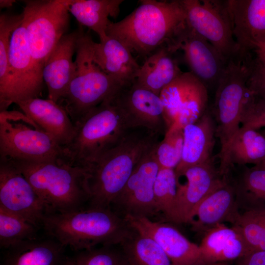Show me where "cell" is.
Returning <instances> with one entry per match:
<instances>
[{"label": "cell", "mask_w": 265, "mask_h": 265, "mask_svg": "<svg viewBox=\"0 0 265 265\" xmlns=\"http://www.w3.org/2000/svg\"><path fill=\"white\" fill-rule=\"evenodd\" d=\"M184 177L186 181L184 184L177 181L176 199L168 221L189 223L198 205L223 182L224 176L215 166L213 158L204 163L189 167L176 175Z\"/></svg>", "instance_id": "cell-14"}, {"label": "cell", "mask_w": 265, "mask_h": 265, "mask_svg": "<svg viewBox=\"0 0 265 265\" xmlns=\"http://www.w3.org/2000/svg\"><path fill=\"white\" fill-rule=\"evenodd\" d=\"M224 176L223 182L209 193L195 210L191 225L193 231L203 235L208 230L221 223L232 225L239 212L234 189Z\"/></svg>", "instance_id": "cell-21"}, {"label": "cell", "mask_w": 265, "mask_h": 265, "mask_svg": "<svg viewBox=\"0 0 265 265\" xmlns=\"http://www.w3.org/2000/svg\"><path fill=\"white\" fill-rule=\"evenodd\" d=\"M252 59L251 55H238L230 59L216 88L212 113L215 123L216 137L220 143V160L241 127Z\"/></svg>", "instance_id": "cell-7"}, {"label": "cell", "mask_w": 265, "mask_h": 265, "mask_svg": "<svg viewBox=\"0 0 265 265\" xmlns=\"http://www.w3.org/2000/svg\"><path fill=\"white\" fill-rule=\"evenodd\" d=\"M70 0H25L24 20L30 51L39 73L61 37L70 22Z\"/></svg>", "instance_id": "cell-9"}, {"label": "cell", "mask_w": 265, "mask_h": 265, "mask_svg": "<svg viewBox=\"0 0 265 265\" xmlns=\"http://www.w3.org/2000/svg\"><path fill=\"white\" fill-rule=\"evenodd\" d=\"M239 53L247 54L265 43V0H226Z\"/></svg>", "instance_id": "cell-19"}, {"label": "cell", "mask_w": 265, "mask_h": 265, "mask_svg": "<svg viewBox=\"0 0 265 265\" xmlns=\"http://www.w3.org/2000/svg\"><path fill=\"white\" fill-rule=\"evenodd\" d=\"M188 26L227 60L239 54L226 0H181Z\"/></svg>", "instance_id": "cell-11"}, {"label": "cell", "mask_w": 265, "mask_h": 265, "mask_svg": "<svg viewBox=\"0 0 265 265\" xmlns=\"http://www.w3.org/2000/svg\"><path fill=\"white\" fill-rule=\"evenodd\" d=\"M155 148L160 168L175 169L181 161L183 148V128L174 124Z\"/></svg>", "instance_id": "cell-34"}, {"label": "cell", "mask_w": 265, "mask_h": 265, "mask_svg": "<svg viewBox=\"0 0 265 265\" xmlns=\"http://www.w3.org/2000/svg\"><path fill=\"white\" fill-rule=\"evenodd\" d=\"M80 29L63 35L49 57L42 71L48 91V99L56 102L64 96L77 72L73 61Z\"/></svg>", "instance_id": "cell-20"}, {"label": "cell", "mask_w": 265, "mask_h": 265, "mask_svg": "<svg viewBox=\"0 0 265 265\" xmlns=\"http://www.w3.org/2000/svg\"><path fill=\"white\" fill-rule=\"evenodd\" d=\"M125 218L134 230L156 242L173 265H195L198 263L200 256L199 245L188 240L172 225L145 217Z\"/></svg>", "instance_id": "cell-18"}, {"label": "cell", "mask_w": 265, "mask_h": 265, "mask_svg": "<svg viewBox=\"0 0 265 265\" xmlns=\"http://www.w3.org/2000/svg\"><path fill=\"white\" fill-rule=\"evenodd\" d=\"M159 96L169 128L174 124L183 128L198 120L208 109V89L190 72H183Z\"/></svg>", "instance_id": "cell-13"}, {"label": "cell", "mask_w": 265, "mask_h": 265, "mask_svg": "<svg viewBox=\"0 0 265 265\" xmlns=\"http://www.w3.org/2000/svg\"><path fill=\"white\" fill-rule=\"evenodd\" d=\"M94 62L111 78L127 86L135 81L140 68L132 53L117 39L109 37L93 44Z\"/></svg>", "instance_id": "cell-26"}, {"label": "cell", "mask_w": 265, "mask_h": 265, "mask_svg": "<svg viewBox=\"0 0 265 265\" xmlns=\"http://www.w3.org/2000/svg\"><path fill=\"white\" fill-rule=\"evenodd\" d=\"M247 86L253 93L265 94V63L257 57L251 61Z\"/></svg>", "instance_id": "cell-39"}, {"label": "cell", "mask_w": 265, "mask_h": 265, "mask_svg": "<svg viewBox=\"0 0 265 265\" xmlns=\"http://www.w3.org/2000/svg\"><path fill=\"white\" fill-rule=\"evenodd\" d=\"M265 160V137L253 129L241 127L220 160L218 167L222 175L233 165H254Z\"/></svg>", "instance_id": "cell-28"}, {"label": "cell", "mask_w": 265, "mask_h": 265, "mask_svg": "<svg viewBox=\"0 0 265 265\" xmlns=\"http://www.w3.org/2000/svg\"><path fill=\"white\" fill-rule=\"evenodd\" d=\"M0 159L43 161L65 158L53 138L23 112L6 110L0 112Z\"/></svg>", "instance_id": "cell-8"}, {"label": "cell", "mask_w": 265, "mask_h": 265, "mask_svg": "<svg viewBox=\"0 0 265 265\" xmlns=\"http://www.w3.org/2000/svg\"><path fill=\"white\" fill-rule=\"evenodd\" d=\"M250 252L265 250V208L239 213L234 224Z\"/></svg>", "instance_id": "cell-33"}, {"label": "cell", "mask_w": 265, "mask_h": 265, "mask_svg": "<svg viewBox=\"0 0 265 265\" xmlns=\"http://www.w3.org/2000/svg\"><path fill=\"white\" fill-rule=\"evenodd\" d=\"M70 265H74V264H73V262H72V259H71V261Z\"/></svg>", "instance_id": "cell-45"}, {"label": "cell", "mask_w": 265, "mask_h": 265, "mask_svg": "<svg viewBox=\"0 0 265 265\" xmlns=\"http://www.w3.org/2000/svg\"><path fill=\"white\" fill-rule=\"evenodd\" d=\"M24 13H3L0 16V88L5 82L8 65V53L12 34L23 23Z\"/></svg>", "instance_id": "cell-37"}, {"label": "cell", "mask_w": 265, "mask_h": 265, "mask_svg": "<svg viewBox=\"0 0 265 265\" xmlns=\"http://www.w3.org/2000/svg\"><path fill=\"white\" fill-rule=\"evenodd\" d=\"M65 248L48 236H38L4 249L0 265H70Z\"/></svg>", "instance_id": "cell-24"}, {"label": "cell", "mask_w": 265, "mask_h": 265, "mask_svg": "<svg viewBox=\"0 0 265 265\" xmlns=\"http://www.w3.org/2000/svg\"><path fill=\"white\" fill-rule=\"evenodd\" d=\"M6 160L31 185L46 214L66 212L86 207L90 198L85 169L65 159L43 161Z\"/></svg>", "instance_id": "cell-4"}, {"label": "cell", "mask_w": 265, "mask_h": 265, "mask_svg": "<svg viewBox=\"0 0 265 265\" xmlns=\"http://www.w3.org/2000/svg\"><path fill=\"white\" fill-rule=\"evenodd\" d=\"M225 175L234 189L239 213L265 208V169L233 165Z\"/></svg>", "instance_id": "cell-27"}, {"label": "cell", "mask_w": 265, "mask_h": 265, "mask_svg": "<svg viewBox=\"0 0 265 265\" xmlns=\"http://www.w3.org/2000/svg\"><path fill=\"white\" fill-rule=\"evenodd\" d=\"M40 228L0 207V248L6 249L21 241L38 237Z\"/></svg>", "instance_id": "cell-32"}, {"label": "cell", "mask_w": 265, "mask_h": 265, "mask_svg": "<svg viewBox=\"0 0 265 265\" xmlns=\"http://www.w3.org/2000/svg\"><path fill=\"white\" fill-rule=\"evenodd\" d=\"M203 265H233V264L232 263V262H225L211 263Z\"/></svg>", "instance_id": "cell-43"}, {"label": "cell", "mask_w": 265, "mask_h": 265, "mask_svg": "<svg viewBox=\"0 0 265 265\" xmlns=\"http://www.w3.org/2000/svg\"><path fill=\"white\" fill-rule=\"evenodd\" d=\"M42 228L47 236L77 252L121 244L134 230L125 218L111 208L87 207L69 212L45 214Z\"/></svg>", "instance_id": "cell-3"}, {"label": "cell", "mask_w": 265, "mask_h": 265, "mask_svg": "<svg viewBox=\"0 0 265 265\" xmlns=\"http://www.w3.org/2000/svg\"><path fill=\"white\" fill-rule=\"evenodd\" d=\"M254 166L257 168L265 169V160H264L261 163H260V164H257L256 165H254Z\"/></svg>", "instance_id": "cell-44"}, {"label": "cell", "mask_w": 265, "mask_h": 265, "mask_svg": "<svg viewBox=\"0 0 265 265\" xmlns=\"http://www.w3.org/2000/svg\"><path fill=\"white\" fill-rule=\"evenodd\" d=\"M120 245L130 265H173L156 242L134 230Z\"/></svg>", "instance_id": "cell-31"}, {"label": "cell", "mask_w": 265, "mask_h": 265, "mask_svg": "<svg viewBox=\"0 0 265 265\" xmlns=\"http://www.w3.org/2000/svg\"><path fill=\"white\" fill-rule=\"evenodd\" d=\"M123 0H70L69 12L80 25L88 27L99 36L100 41L107 37L109 16L116 18Z\"/></svg>", "instance_id": "cell-30"}, {"label": "cell", "mask_w": 265, "mask_h": 265, "mask_svg": "<svg viewBox=\"0 0 265 265\" xmlns=\"http://www.w3.org/2000/svg\"><path fill=\"white\" fill-rule=\"evenodd\" d=\"M0 207L42 227L46 211L37 193L23 174L0 159Z\"/></svg>", "instance_id": "cell-15"}, {"label": "cell", "mask_w": 265, "mask_h": 265, "mask_svg": "<svg viewBox=\"0 0 265 265\" xmlns=\"http://www.w3.org/2000/svg\"><path fill=\"white\" fill-rule=\"evenodd\" d=\"M75 62L77 72L64 96L58 102L76 123L90 109L115 95L125 85L105 73L94 62V40L79 26Z\"/></svg>", "instance_id": "cell-6"}, {"label": "cell", "mask_w": 265, "mask_h": 265, "mask_svg": "<svg viewBox=\"0 0 265 265\" xmlns=\"http://www.w3.org/2000/svg\"><path fill=\"white\" fill-rule=\"evenodd\" d=\"M179 48L184 52L190 72L208 90L216 89L229 61L188 26L182 36Z\"/></svg>", "instance_id": "cell-17"}, {"label": "cell", "mask_w": 265, "mask_h": 265, "mask_svg": "<svg viewBox=\"0 0 265 265\" xmlns=\"http://www.w3.org/2000/svg\"><path fill=\"white\" fill-rule=\"evenodd\" d=\"M199 247L200 256L195 265L232 262L251 252L239 230L225 223L217 224L206 231Z\"/></svg>", "instance_id": "cell-23"}, {"label": "cell", "mask_w": 265, "mask_h": 265, "mask_svg": "<svg viewBox=\"0 0 265 265\" xmlns=\"http://www.w3.org/2000/svg\"><path fill=\"white\" fill-rule=\"evenodd\" d=\"M115 95L90 109L75 125L74 137L63 149L65 158L73 164L84 168L131 129Z\"/></svg>", "instance_id": "cell-5"}, {"label": "cell", "mask_w": 265, "mask_h": 265, "mask_svg": "<svg viewBox=\"0 0 265 265\" xmlns=\"http://www.w3.org/2000/svg\"><path fill=\"white\" fill-rule=\"evenodd\" d=\"M241 127L256 130L265 128V94L249 90L243 107Z\"/></svg>", "instance_id": "cell-38"}, {"label": "cell", "mask_w": 265, "mask_h": 265, "mask_svg": "<svg viewBox=\"0 0 265 265\" xmlns=\"http://www.w3.org/2000/svg\"><path fill=\"white\" fill-rule=\"evenodd\" d=\"M43 83L42 75L38 71L30 51L23 22L11 38L7 77L0 88V111L6 110L12 103L39 98Z\"/></svg>", "instance_id": "cell-10"}, {"label": "cell", "mask_w": 265, "mask_h": 265, "mask_svg": "<svg viewBox=\"0 0 265 265\" xmlns=\"http://www.w3.org/2000/svg\"><path fill=\"white\" fill-rule=\"evenodd\" d=\"M177 192L175 169L160 168L154 184V198L158 212H162L167 221L174 209Z\"/></svg>", "instance_id": "cell-35"}, {"label": "cell", "mask_w": 265, "mask_h": 265, "mask_svg": "<svg viewBox=\"0 0 265 265\" xmlns=\"http://www.w3.org/2000/svg\"><path fill=\"white\" fill-rule=\"evenodd\" d=\"M156 146L135 166L110 206L111 210L122 217L150 218L158 212L154 187L160 167L155 156Z\"/></svg>", "instance_id": "cell-12"}, {"label": "cell", "mask_w": 265, "mask_h": 265, "mask_svg": "<svg viewBox=\"0 0 265 265\" xmlns=\"http://www.w3.org/2000/svg\"><path fill=\"white\" fill-rule=\"evenodd\" d=\"M175 53L163 47L146 58L140 66L136 83L159 95L164 88L183 72L174 57Z\"/></svg>", "instance_id": "cell-29"}, {"label": "cell", "mask_w": 265, "mask_h": 265, "mask_svg": "<svg viewBox=\"0 0 265 265\" xmlns=\"http://www.w3.org/2000/svg\"><path fill=\"white\" fill-rule=\"evenodd\" d=\"M23 112L50 134L63 150L73 139L76 126L65 109L48 99L30 98L17 103Z\"/></svg>", "instance_id": "cell-22"}, {"label": "cell", "mask_w": 265, "mask_h": 265, "mask_svg": "<svg viewBox=\"0 0 265 265\" xmlns=\"http://www.w3.org/2000/svg\"><path fill=\"white\" fill-rule=\"evenodd\" d=\"M140 2L121 21H109L107 36L119 40L132 53L146 58L163 47L176 53L188 27L181 0Z\"/></svg>", "instance_id": "cell-1"}, {"label": "cell", "mask_w": 265, "mask_h": 265, "mask_svg": "<svg viewBox=\"0 0 265 265\" xmlns=\"http://www.w3.org/2000/svg\"><path fill=\"white\" fill-rule=\"evenodd\" d=\"M235 262V265H265V250L250 252Z\"/></svg>", "instance_id": "cell-40"}, {"label": "cell", "mask_w": 265, "mask_h": 265, "mask_svg": "<svg viewBox=\"0 0 265 265\" xmlns=\"http://www.w3.org/2000/svg\"><path fill=\"white\" fill-rule=\"evenodd\" d=\"M254 52L256 57L265 63V43L258 45Z\"/></svg>", "instance_id": "cell-41"}, {"label": "cell", "mask_w": 265, "mask_h": 265, "mask_svg": "<svg viewBox=\"0 0 265 265\" xmlns=\"http://www.w3.org/2000/svg\"><path fill=\"white\" fill-rule=\"evenodd\" d=\"M160 135L142 128L131 129L85 167L90 193L87 207L110 208L135 166L159 142Z\"/></svg>", "instance_id": "cell-2"}, {"label": "cell", "mask_w": 265, "mask_h": 265, "mask_svg": "<svg viewBox=\"0 0 265 265\" xmlns=\"http://www.w3.org/2000/svg\"><path fill=\"white\" fill-rule=\"evenodd\" d=\"M183 148L176 175L189 167L206 162L213 157L216 137L215 123L212 112L207 109L198 120L183 128Z\"/></svg>", "instance_id": "cell-25"}, {"label": "cell", "mask_w": 265, "mask_h": 265, "mask_svg": "<svg viewBox=\"0 0 265 265\" xmlns=\"http://www.w3.org/2000/svg\"><path fill=\"white\" fill-rule=\"evenodd\" d=\"M71 259L74 265H130L120 244L78 251Z\"/></svg>", "instance_id": "cell-36"}, {"label": "cell", "mask_w": 265, "mask_h": 265, "mask_svg": "<svg viewBox=\"0 0 265 265\" xmlns=\"http://www.w3.org/2000/svg\"><path fill=\"white\" fill-rule=\"evenodd\" d=\"M130 129L142 128L165 134L169 129L159 95L133 82L115 95Z\"/></svg>", "instance_id": "cell-16"}, {"label": "cell", "mask_w": 265, "mask_h": 265, "mask_svg": "<svg viewBox=\"0 0 265 265\" xmlns=\"http://www.w3.org/2000/svg\"><path fill=\"white\" fill-rule=\"evenodd\" d=\"M15 2L14 0H0V7L1 8H9L11 7Z\"/></svg>", "instance_id": "cell-42"}]
</instances>
